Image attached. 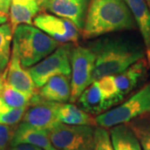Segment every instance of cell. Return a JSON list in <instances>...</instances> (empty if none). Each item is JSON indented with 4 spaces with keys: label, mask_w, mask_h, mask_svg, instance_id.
<instances>
[{
    "label": "cell",
    "mask_w": 150,
    "mask_h": 150,
    "mask_svg": "<svg viewBox=\"0 0 150 150\" xmlns=\"http://www.w3.org/2000/svg\"><path fill=\"white\" fill-rule=\"evenodd\" d=\"M136 23L124 0H90L82 30L85 38L134 29Z\"/></svg>",
    "instance_id": "obj_1"
},
{
    "label": "cell",
    "mask_w": 150,
    "mask_h": 150,
    "mask_svg": "<svg viewBox=\"0 0 150 150\" xmlns=\"http://www.w3.org/2000/svg\"><path fill=\"white\" fill-rule=\"evenodd\" d=\"M95 54L93 82L108 75H117L144 59V53L129 42L116 38H103L90 48Z\"/></svg>",
    "instance_id": "obj_2"
},
{
    "label": "cell",
    "mask_w": 150,
    "mask_h": 150,
    "mask_svg": "<svg viewBox=\"0 0 150 150\" xmlns=\"http://www.w3.org/2000/svg\"><path fill=\"white\" fill-rule=\"evenodd\" d=\"M59 44L39 28L28 24L18 25L13 35V48L24 68H30L48 57Z\"/></svg>",
    "instance_id": "obj_3"
},
{
    "label": "cell",
    "mask_w": 150,
    "mask_h": 150,
    "mask_svg": "<svg viewBox=\"0 0 150 150\" xmlns=\"http://www.w3.org/2000/svg\"><path fill=\"white\" fill-rule=\"evenodd\" d=\"M148 113H150V83L119 106L98 115L95 120L98 126L107 129Z\"/></svg>",
    "instance_id": "obj_4"
},
{
    "label": "cell",
    "mask_w": 150,
    "mask_h": 150,
    "mask_svg": "<svg viewBox=\"0 0 150 150\" xmlns=\"http://www.w3.org/2000/svg\"><path fill=\"white\" fill-rule=\"evenodd\" d=\"M70 64L72 71L70 102H76L81 93L93 83L95 54L90 48L73 46L70 48Z\"/></svg>",
    "instance_id": "obj_5"
},
{
    "label": "cell",
    "mask_w": 150,
    "mask_h": 150,
    "mask_svg": "<svg viewBox=\"0 0 150 150\" xmlns=\"http://www.w3.org/2000/svg\"><path fill=\"white\" fill-rule=\"evenodd\" d=\"M94 126L59 123L51 129L49 139L58 150H93Z\"/></svg>",
    "instance_id": "obj_6"
},
{
    "label": "cell",
    "mask_w": 150,
    "mask_h": 150,
    "mask_svg": "<svg viewBox=\"0 0 150 150\" xmlns=\"http://www.w3.org/2000/svg\"><path fill=\"white\" fill-rule=\"evenodd\" d=\"M72 43H64L54 50L48 57L28 69L35 85L41 88L51 78L58 75L69 77L71 74L70 48Z\"/></svg>",
    "instance_id": "obj_7"
},
{
    "label": "cell",
    "mask_w": 150,
    "mask_h": 150,
    "mask_svg": "<svg viewBox=\"0 0 150 150\" xmlns=\"http://www.w3.org/2000/svg\"><path fill=\"white\" fill-rule=\"evenodd\" d=\"M60 103L48 101L36 93L31 97L23 122L49 132L59 123L57 110Z\"/></svg>",
    "instance_id": "obj_8"
},
{
    "label": "cell",
    "mask_w": 150,
    "mask_h": 150,
    "mask_svg": "<svg viewBox=\"0 0 150 150\" xmlns=\"http://www.w3.org/2000/svg\"><path fill=\"white\" fill-rule=\"evenodd\" d=\"M33 24L59 43L76 44L79 41V29L64 18L43 13L33 18Z\"/></svg>",
    "instance_id": "obj_9"
},
{
    "label": "cell",
    "mask_w": 150,
    "mask_h": 150,
    "mask_svg": "<svg viewBox=\"0 0 150 150\" xmlns=\"http://www.w3.org/2000/svg\"><path fill=\"white\" fill-rule=\"evenodd\" d=\"M90 0H42L41 9L73 22L83 30Z\"/></svg>",
    "instance_id": "obj_10"
},
{
    "label": "cell",
    "mask_w": 150,
    "mask_h": 150,
    "mask_svg": "<svg viewBox=\"0 0 150 150\" xmlns=\"http://www.w3.org/2000/svg\"><path fill=\"white\" fill-rule=\"evenodd\" d=\"M4 81L22 93L32 97L38 92L37 87L28 70L23 67L16 50L13 48L8 67L3 74Z\"/></svg>",
    "instance_id": "obj_11"
},
{
    "label": "cell",
    "mask_w": 150,
    "mask_h": 150,
    "mask_svg": "<svg viewBox=\"0 0 150 150\" xmlns=\"http://www.w3.org/2000/svg\"><path fill=\"white\" fill-rule=\"evenodd\" d=\"M20 144L35 145L43 150H48L54 147L52 146L48 131L35 128L24 122L20 123L13 132L10 144L15 146Z\"/></svg>",
    "instance_id": "obj_12"
},
{
    "label": "cell",
    "mask_w": 150,
    "mask_h": 150,
    "mask_svg": "<svg viewBox=\"0 0 150 150\" xmlns=\"http://www.w3.org/2000/svg\"><path fill=\"white\" fill-rule=\"evenodd\" d=\"M42 0L33 1H11L9 8V19L13 33L20 24L32 25L33 18L41 9Z\"/></svg>",
    "instance_id": "obj_13"
},
{
    "label": "cell",
    "mask_w": 150,
    "mask_h": 150,
    "mask_svg": "<svg viewBox=\"0 0 150 150\" xmlns=\"http://www.w3.org/2000/svg\"><path fill=\"white\" fill-rule=\"evenodd\" d=\"M139 28L146 48L147 63L150 66V9L145 0H124Z\"/></svg>",
    "instance_id": "obj_14"
},
{
    "label": "cell",
    "mask_w": 150,
    "mask_h": 150,
    "mask_svg": "<svg viewBox=\"0 0 150 150\" xmlns=\"http://www.w3.org/2000/svg\"><path fill=\"white\" fill-rule=\"evenodd\" d=\"M43 98L53 102L65 103L70 101L71 98V83L69 77L58 75L51 78L38 91Z\"/></svg>",
    "instance_id": "obj_15"
},
{
    "label": "cell",
    "mask_w": 150,
    "mask_h": 150,
    "mask_svg": "<svg viewBox=\"0 0 150 150\" xmlns=\"http://www.w3.org/2000/svg\"><path fill=\"white\" fill-rule=\"evenodd\" d=\"M147 64V61L144 59H142L122 73L114 75L118 94L122 100L137 86L140 79L145 74Z\"/></svg>",
    "instance_id": "obj_16"
},
{
    "label": "cell",
    "mask_w": 150,
    "mask_h": 150,
    "mask_svg": "<svg viewBox=\"0 0 150 150\" xmlns=\"http://www.w3.org/2000/svg\"><path fill=\"white\" fill-rule=\"evenodd\" d=\"M57 116L59 123L68 125L95 126L97 124L92 114L73 103H60L57 110Z\"/></svg>",
    "instance_id": "obj_17"
},
{
    "label": "cell",
    "mask_w": 150,
    "mask_h": 150,
    "mask_svg": "<svg viewBox=\"0 0 150 150\" xmlns=\"http://www.w3.org/2000/svg\"><path fill=\"white\" fill-rule=\"evenodd\" d=\"M110 137L114 150H143L136 134L128 123L112 127Z\"/></svg>",
    "instance_id": "obj_18"
},
{
    "label": "cell",
    "mask_w": 150,
    "mask_h": 150,
    "mask_svg": "<svg viewBox=\"0 0 150 150\" xmlns=\"http://www.w3.org/2000/svg\"><path fill=\"white\" fill-rule=\"evenodd\" d=\"M79 104L83 110L93 115H99L106 112L101 90L98 81L93 82L81 93L79 98Z\"/></svg>",
    "instance_id": "obj_19"
},
{
    "label": "cell",
    "mask_w": 150,
    "mask_h": 150,
    "mask_svg": "<svg viewBox=\"0 0 150 150\" xmlns=\"http://www.w3.org/2000/svg\"><path fill=\"white\" fill-rule=\"evenodd\" d=\"M98 83L102 93L105 111H108L110 108L122 101V99L119 97L117 86L115 83L114 75L103 77L98 80Z\"/></svg>",
    "instance_id": "obj_20"
},
{
    "label": "cell",
    "mask_w": 150,
    "mask_h": 150,
    "mask_svg": "<svg viewBox=\"0 0 150 150\" xmlns=\"http://www.w3.org/2000/svg\"><path fill=\"white\" fill-rule=\"evenodd\" d=\"M0 98L8 107L12 108H27L31 99V97L14 88L5 82L4 83V88L0 94Z\"/></svg>",
    "instance_id": "obj_21"
},
{
    "label": "cell",
    "mask_w": 150,
    "mask_h": 150,
    "mask_svg": "<svg viewBox=\"0 0 150 150\" xmlns=\"http://www.w3.org/2000/svg\"><path fill=\"white\" fill-rule=\"evenodd\" d=\"M13 33L10 23L0 25V71L4 72L10 61L11 41Z\"/></svg>",
    "instance_id": "obj_22"
},
{
    "label": "cell",
    "mask_w": 150,
    "mask_h": 150,
    "mask_svg": "<svg viewBox=\"0 0 150 150\" xmlns=\"http://www.w3.org/2000/svg\"><path fill=\"white\" fill-rule=\"evenodd\" d=\"M139 141L142 149L150 150V121L145 118H134L127 123Z\"/></svg>",
    "instance_id": "obj_23"
},
{
    "label": "cell",
    "mask_w": 150,
    "mask_h": 150,
    "mask_svg": "<svg viewBox=\"0 0 150 150\" xmlns=\"http://www.w3.org/2000/svg\"><path fill=\"white\" fill-rule=\"evenodd\" d=\"M93 150H114L109 132L106 128L101 126L95 128Z\"/></svg>",
    "instance_id": "obj_24"
},
{
    "label": "cell",
    "mask_w": 150,
    "mask_h": 150,
    "mask_svg": "<svg viewBox=\"0 0 150 150\" xmlns=\"http://www.w3.org/2000/svg\"><path fill=\"white\" fill-rule=\"evenodd\" d=\"M27 108H12L7 112L0 113V123L6 125H14L23 118Z\"/></svg>",
    "instance_id": "obj_25"
},
{
    "label": "cell",
    "mask_w": 150,
    "mask_h": 150,
    "mask_svg": "<svg viewBox=\"0 0 150 150\" xmlns=\"http://www.w3.org/2000/svg\"><path fill=\"white\" fill-rule=\"evenodd\" d=\"M13 132L9 125L0 123V150H6L11 144Z\"/></svg>",
    "instance_id": "obj_26"
},
{
    "label": "cell",
    "mask_w": 150,
    "mask_h": 150,
    "mask_svg": "<svg viewBox=\"0 0 150 150\" xmlns=\"http://www.w3.org/2000/svg\"><path fill=\"white\" fill-rule=\"evenodd\" d=\"M11 150H43V149L28 144H20L12 146Z\"/></svg>",
    "instance_id": "obj_27"
},
{
    "label": "cell",
    "mask_w": 150,
    "mask_h": 150,
    "mask_svg": "<svg viewBox=\"0 0 150 150\" xmlns=\"http://www.w3.org/2000/svg\"><path fill=\"white\" fill-rule=\"evenodd\" d=\"M11 1L12 0H0V13L3 15H7L9 13Z\"/></svg>",
    "instance_id": "obj_28"
},
{
    "label": "cell",
    "mask_w": 150,
    "mask_h": 150,
    "mask_svg": "<svg viewBox=\"0 0 150 150\" xmlns=\"http://www.w3.org/2000/svg\"><path fill=\"white\" fill-rule=\"evenodd\" d=\"M11 108H9L5 103L4 102V100L0 98V113H3V112H7L8 110H9Z\"/></svg>",
    "instance_id": "obj_29"
},
{
    "label": "cell",
    "mask_w": 150,
    "mask_h": 150,
    "mask_svg": "<svg viewBox=\"0 0 150 150\" xmlns=\"http://www.w3.org/2000/svg\"><path fill=\"white\" fill-rule=\"evenodd\" d=\"M7 21H8V16L0 14V25H2V24L5 23Z\"/></svg>",
    "instance_id": "obj_30"
},
{
    "label": "cell",
    "mask_w": 150,
    "mask_h": 150,
    "mask_svg": "<svg viewBox=\"0 0 150 150\" xmlns=\"http://www.w3.org/2000/svg\"><path fill=\"white\" fill-rule=\"evenodd\" d=\"M1 72V71H0ZM4 79H3V76L0 74V94L2 93V90L4 88Z\"/></svg>",
    "instance_id": "obj_31"
},
{
    "label": "cell",
    "mask_w": 150,
    "mask_h": 150,
    "mask_svg": "<svg viewBox=\"0 0 150 150\" xmlns=\"http://www.w3.org/2000/svg\"><path fill=\"white\" fill-rule=\"evenodd\" d=\"M48 150H58L56 148H54V147H53V148H51L50 149H48Z\"/></svg>",
    "instance_id": "obj_32"
},
{
    "label": "cell",
    "mask_w": 150,
    "mask_h": 150,
    "mask_svg": "<svg viewBox=\"0 0 150 150\" xmlns=\"http://www.w3.org/2000/svg\"><path fill=\"white\" fill-rule=\"evenodd\" d=\"M16 1H33V0H16Z\"/></svg>",
    "instance_id": "obj_33"
},
{
    "label": "cell",
    "mask_w": 150,
    "mask_h": 150,
    "mask_svg": "<svg viewBox=\"0 0 150 150\" xmlns=\"http://www.w3.org/2000/svg\"><path fill=\"white\" fill-rule=\"evenodd\" d=\"M147 4H148V5H149V9H150V1H149V2H148Z\"/></svg>",
    "instance_id": "obj_34"
}]
</instances>
